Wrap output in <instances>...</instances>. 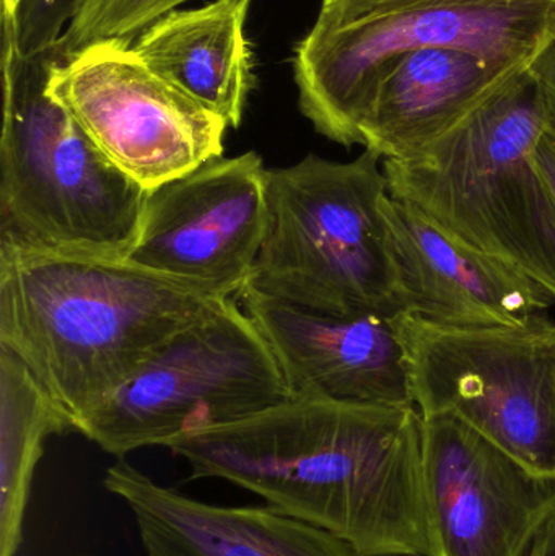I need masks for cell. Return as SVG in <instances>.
<instances>
[{"instance_id": "21", "label": "cell", "mask_w": 555, "mask_h": 556, "mask_svg": "<svg viewBox=\"0 0 555 556\" xmlns=\"http://www.w3.org/2000/svg\"><path fill=\"white\" fill-rule=\"evenodd\" d=\"M530 72L543 94L547 124L555 129V41L531 65Z\"/></svg>"}, {"instance_id": "13", "label": "cell", "mask_w": 555, "mask_h": 556, "mask_svg": "<svg viewBox=\"0 0 555 556\" xmlns=\"http://www.w3.org/2000/svg\"><path fill=\"white\" fill-rule=\"evenodd\" d=\"M400 280L401 309L439 326H525L550 316L555 298L479 253L407 202H383Z\"/></svg>"}, {"instance_id": "5", "label": "cell", "mask_w": 555, "mask_h": 556, "mask_svg": "<svg viewBox=\"0 0 555 556\" xmlns=\"http://www.w3.org/2000/svg\"><path fill=\"white\" fill-rule=\"evenodd\" d=\"M381 160L365 149L267 168L269 228L247 287L332 316L403 313Z\"/></svg>"}, {"instance_id": "12", "label": "cell", "mask_w": 555, "mask_h": 556, "mask_svg": "<svg viewBox=\"0 0 555 556\" xmlns=\"http://www.w3.org/2000/svg\"><path fill=\"white\" fill-rule=\"evenodd\" d=\"M238 298L269 343L293 395L414 407L394 316L315 313L251 287Z\"/></svg>"}, {"instance_id": "1", "label": "cell", "mask_w": 555, "mask_h": 556, "mask_svg": "<svg viewBox=\"0 0 555 556\" xmlns=\"http://www.w3.org/2000/svg\"><path fill=\"white\" fill-rule=\"evenodd\" d=\"M166 450L189 479L234 483L357 556H433L416 407L293 395Z\"/></svg>"}, {"instance_id": "10", "label": "cell", "mask_w": 555, "mask_h": 556, "mask_svg": "<svg viewBox=\"0 0 555 556\" xmlns=\"http://www.w3.org/2000/svg\"><path fill=\"white\" fill-rule=\"evenodd\" d=\"M267 228L263 156H217L147 192L139 235L124 261L235 300L250 281Z\"/></svg>"}, {"instance_id": "7", "label": "cell", "mask_w": 555, "mask_h": 556, "mask_svg": "<svg viewBox=\"0 0 555 556\" xmlns=\"http://www.w3.org/2000/svg\"><path fill=\"white\" fill-rule=\"evenodd\" d=\"M293 397L269 343L235 300H220L163 343L75 433L123 459Z\"/></svg>"}, {"instance_id": "23", "label": "cell", "mask_w": 555, "mask_h": 556, "mask_svg": "<svg viewBox=\"0 0 555 556\" xmlns=\"http://www.w3.org/2000/svg\"><path fill=\"white\" fill-rule=\"evenodd\" d=\"M530 556H555V521L541 535Z\"/></svg>"}, {"instance_id": "19", "label": "cell", "mask_w": 555, "mask_h": 556, "mask_svg": "<svg viewBox=\"0 0 555 556\" xmlns=\"http://www.w3.org/2000/svg\"><path fill=\"white\" fill-rule=\"evenodd\" d=\"M80 0H20L9 16L15 28L16 42L22 54L52 48L71 25Z\"/></svg>"}, {"instance_id": "2", "label": "cell", "mask_w": 555, "mask_h": 556, "mask_svg": "<svg viewBox=\"0 0 555 556\" xmlns=\"http://www.w3.org/2000/svg\"><path fill=\"white\" fill-rule=\"evenodd\" d=\"M218 298L127 261L0 243V349L78 421Z\"/></svg>"}, {"instance_id": "17", "label": "cell", "mask_w": 555, "mask_h": 556, "mask_svg": "<svg viewBox=\"0 0 555 556\" xmlns=\"http://www.w3.org/2000/svg\"><path fill=\"white\" fill-rule=\"evenodd\" d=\"M75 431L67 412L25 363L0 349V556L23 542L33 473L52 434Z\"/></svg>"}, {"instance_id": "20", "label": "cell", "mask_w": 555, "mask_h": 556, "mask_svg": "<svg viewBox=\"0 0 555 556\" xmlns=\"http://www.w3.org/2000/svg\"><path fill=\"white\" fill-rule=\"evenodd\" d=\"M420 2H429V0H323L318 20L349 22V20L378 15V13L391 12V10ZM544 2L555 3V0H544Z\"/></svg>"}, {"instance_id": "18", "label": "cell", "mask_w": 555, "mask_h": 556, "mask_svg": "<svg viewBox=\"0 0 555 556\" xmlns=\"http://www.w3.org/2000/svg\"><path fill=\"white\" fill-rule=\"evenodd\" d=\"M186 2L189 0H80L71 25L59 41L71 55L91 42L106 39L134 41L143 29Z\"/></svg>"}, {"instance_id": "9", "label": "cell", "mask_w": 555, "mask_h": 556, "mask_svg": "<svg viewBox=\"0 0 555 556\" xmlns=\"http://www.w3.org/2000/svg\"><path fill=\"white\" fill-rule=\"evenodd\" d=\"M49 93L146 191L224 156L227 123L150 68L129 39L68 55L52 71Z\"/></svg>"}, {"instance_id": "16", "label": "cell", "mask_w": 555, "mask_h": 556, "mask_svg": "<svg viewBox=\"0 0 555 556\" xmlns=\"http://www.w3.org/2000/svg\"><path fill=\"white\" fill-rule=\"evenodd\" d=\"M250 3L214 0L198 9H178L134 39V49L150 68L228 127L240 126L254 85L247 38Z\"/></svg>"}, {"instance_id": "24", "label": "cell", "mask_w": 555, "mask_h": 556, "mask_svg": "<svg viewBox=\"0 0 555 556\" xmlns=\"http://www.w3.org/2000/svg\"><path fill=\"white\" fill-rule=\"evenodd\" d=\"M20 0H2V7L9 12H15L16 5H18Z\"/></svg>"}, {"instance_id": "22", "label": "cell", "mask_w": 555, "mask_h": 556, "mask_svg": "<svg viewBox=\"0 0 555 556\" xmlns=\"http://www.w3.org/2000/svg\"><path fill=\"white\" fill-rule=\"evenodd\" d=\"M534 165L540 169L555 201V129L551 124H547L546 130L534 149Z\"/></svg>"}, {"instance_id": "11", "label": "cell", "mask_w": 555, "mask_h": 556, "mask_svg": "<svg viewBox=\"0 0 555 556\" xmlns=\"http://www.w3.org/2000/svg\"><path fill=\"white\" fill-rule=\"evenodd\" d=\"M433 556H530L555 521V476L449 415L422 417Z\"/></svg>"}, {"instance_id": "3", "label": "cell", "mask_w": 555, "mask_h": 556, "mask_svg": "<svg viewBox=\"0 0 555 556\" xmlns=\"http://www.w3.org/2000/svg\"><path fill=\"white\" fill-rule=\"evenodd\" d=\"M0 243L124 261L139 235L146 189L113 165L49 93L61 41L22 54L2 15Z\"/></svg>"}, {"instance_id": "6", "label": "cell", "mask_w": 555, "mask_h": 556, "mask_svg": "<svg viewBox=\"0 0 555 556\" xmlns=\"http://www.w3.org/2000/svg\"><path fill=\"white\" fill-rule=\"evenodd\" d=\"M555 41V3L429 0L349 22L316 18L293 58L303 116L339 146H362L361 121L384 65L407 52L462 49L530 71Z\"/></svg>"}, {"instance_id": "8", "label": "cell", "mask_w": 555, "mask_h": 556, "mask_svg": "<svg viewBox=\"0 0 555 556\" xmlns=\"http://www.w3.org/2000/svg\"><path fill=\"white\" fill-rule=\"evenodd\" d=\"M414 407L449 415L530 467L555 476V320L439 326L400 313Z\"/></svg>"}, {"instance_id": "4", "label": "cell", "mask_w": 555, "mask_h": 556, "mask_svg": "<svg viewBox=\"0 0 555 556\" xmlns=\"http://www.w3.org/2000/svg\"><path fill=\"white\" fill-rule=\"evenodd\" d=\"M546 126L528 71L436 142L383 160L388 192L555 298V201L534 165Z\"/></svg>"}, {"instance_id": "14", "label": "cell", "mask_w": 555, "mask_h": 556, "mask_svg": "<svg viewBox=\"0 0 555 556\" xmlns=\"http://www.w3.org/2000/svg\"><path fill=\"white\" fill-rule=\"evenodd\" d=\"M103 486L133 513L146 556H357L323 529L270 506H220L159 485L117 460Z\"/></svg>"}, {"instance_id": "15", "label": "cell", "mask_w": 555, "mask_h": 556, "mask_svg": "<svg viewBox=\"0 0 555 556\" xmlns=\"http://www.w3.org/2000/svg\"><path fill=\"white\" fill-rule=\"evenodd\" d=\"M528 71L462 49L407 52L384 65L361 121L362 147L383 160L419 152Z\"/></svg>"}]
</instances>
